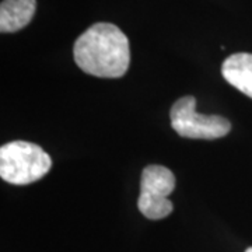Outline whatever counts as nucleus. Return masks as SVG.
Listing matches in <instances>:
<instances>
[{"instance_id": "obj_1", "label": "nucleus", "mask_w": 252, "mask_h": 252, "mask_svg": "<svg viewBox=\"0 0 252 252\" xmlns=\"http://www.w3.org/2000/svg\"><path fill=\"white\" fill-rule=\"evenodd\" d=\"M73 55L83 72L104 79L122 77L130 63L129 39L111 23H97L86 30L76 39Z\"/></svg>"}, {"instance_id": "obj_2", "label": "nucleus", "mask_w": 252, "mask_h": 252, "mask_svg": "<svg viewBox=\"0 0 252 252\" xmlns=\"http://www.w3.org/2000/svg\"><path fill=\"white\" fill-rule=\"evenodd\" d=\"M52 158L42 147L16 140L0 147V177L13 185H28L45 177Z\"/></svg>"}, {"instance_id": "obj_3", "label": "nucleus", "mask_w": 252, "mask_h": 252, "mask_svg": "<svg viewBox=\"0 0 252 252\" xmlns=\"http://www.w3.org/2000/svg\"><path fill=\"white\" fill-rule=\"evenodd\" d=\"M172 129L182 137L213 140L225 136L231 130V124L219 115H202L196 111V99L185 95L177 99L171 107Z\"/></svg>"}, {"instance_id": "obj_4", "label": "nucleus", "mask_w": 252, "mask_h": 252, "mask_svg": "<svg viewBox=\"0 0 252 252\" xmlns=\"http://www.w3.org/2000/svg\"><path fill=\"white\" fill-rule=\"evenodd\" d=\"M175 189V177L167 167L149 165L142 172L140 196L137 207L142 215L150 220H160L167 217L174 209L168 199Z\"/></svg>"}, {"instance_id": "obj_5", "label": "nucleus", "mask_w": 252, "mask_h": 252, "mask_svg": "<svg viewBox=\"0 0 252 252\" xmlns=\"http://www.w3.org/2000/svg\"><path fill=\"white\" fill-rule=\"evenodd\" d=\"M35 9L36 0H3L0 4V31L16 32L27 27Z\"/></svg>"}, {"instance_id": "obj_6", "label": "nucleus", "mask_w": 252, "mask_h": 252, "mask_svg": "<svg viewBox=\"0 0 252 252\" xmlns=\"http://www.w3.org/2000/svg\"><path fill=\"white\" fill-rule=\"evenodd\" d=\"M221 74L243 94L252 98V54H234L221 64Z\"/></svg>"}, {"instance_id": "obj_7", "label": "nucleus", "mask_w": 252, "mask_h": 252, "mask_svg": "<svg viewBox=\"0 0 252 252\" xmlns=\"http://www.w3.org/2000/svg\"><path fill=\"white\" fill-rule=\"evenodd\" d=\"M245 252H252V247H250V248H248Z\"/></svg>"}]
</instances>
